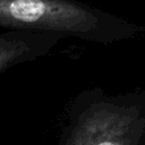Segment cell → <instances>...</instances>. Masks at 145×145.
Returning <instances> with one entry per match:
<instances>
[{
  "label": "cell",
  "instance_id": "1",
  "mask_svg": "<svg viewBox=\"0 0 145 145\" xmlns=\"http://www.w3.org/2000/svg\"><path fill=\"white\" fill-rule=\"evenodd\" d=\"M0 27L106 39L135 27L75 0H0Z\"/></svg>",
  "mask_w": 145,
  "mask_h": 145
},
{
  "label": "cell",
  "instance_id": "2",
  "mask_svg": "<svg viewBox=\"0 0 145 145\" xmlns=\"http://www.w3.org/2000/svg\"><path fill=\"white\" fill-rule=\"evenodd\" d=\"M142 129L135 110L99 104L80 117L68 145H136Z\"/></svg>",
  "mask_w": 145,
  "mask_h": 145
},
{
  "label": "cell",
  "instance_id": "3",
  "mask_svg": "<svg viewBox=\"0 0 145 145\" xmlns=\"http://www.w3.org/2000/svg\"><path fill=\"white\" fill-rule=\"evenodd\" d=\"M60 34L7 29L0 33V75L19 63L46 53Z\"/></svg>",
  "mask_w": 145,
  "mask_h": 145
}]
</instances>
